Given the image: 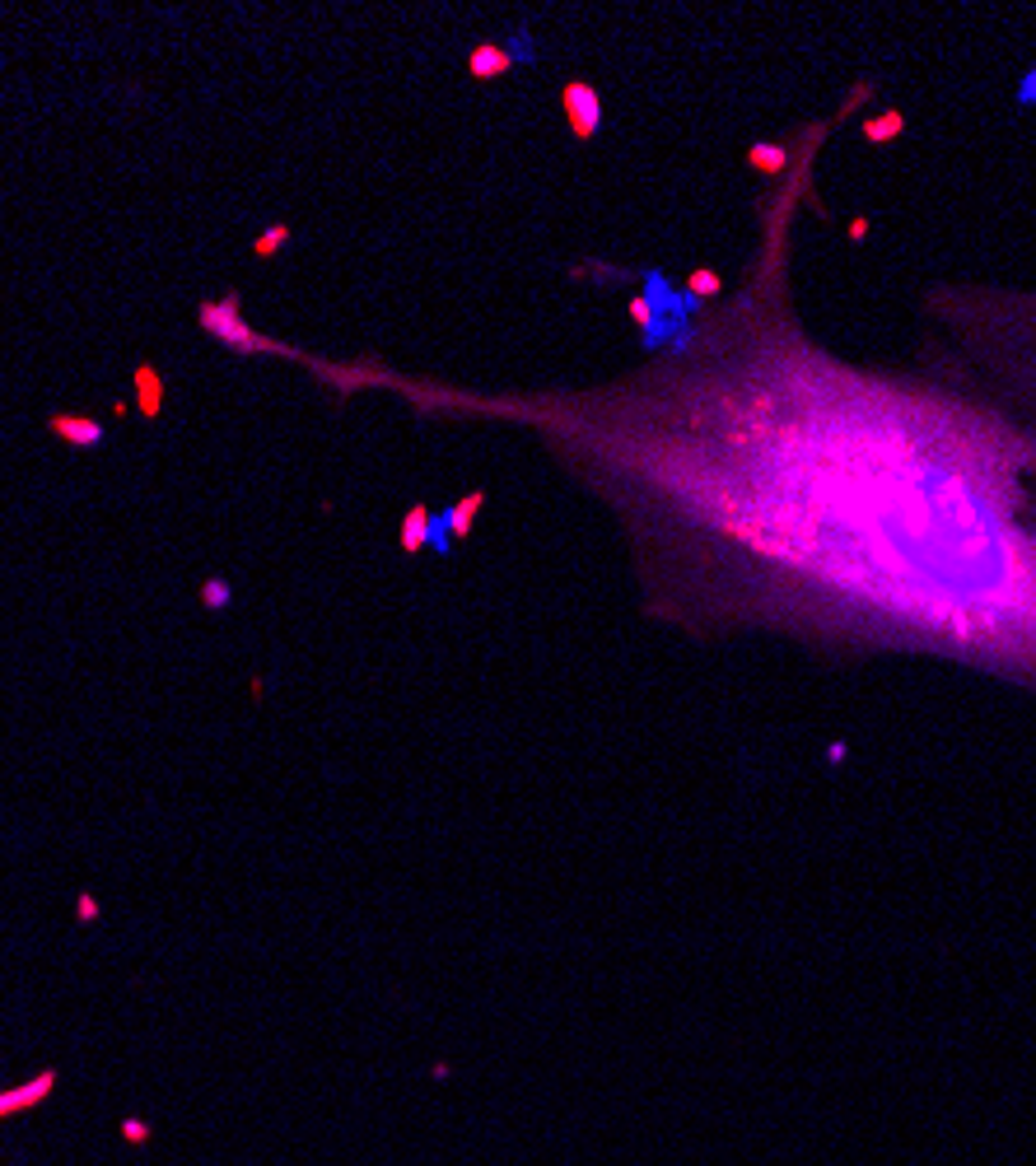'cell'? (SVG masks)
I'll use <instances>...</instances> for the list:
<instances>
[{
  "label": "cell",
  "instance_id": "obj_10",
  "mask_svg": "<svg viewBox=\"0 0 1036 1166\" xmlns=\"http://www.w3.org/2000/svg\"><path fill=\"white\" fill-rule=\"evenodd\" d=\"M401 541H406V546H421V541H426V513H421V509H416V513L406 518V528H401Z\"/></svg>",
  "mask_w": 1036,
  "mask_h": 1166
},
{
  "label": "cell",
  "instance_id": "obj_7",
  "mask_svg": "<svg viewBox=\"0 0 1036 1166\" xmlns=\"http://www.w3.org/2000/svg\"><path fill=\"white\" fill-rule=\"evenodd\" d=\"M201 602H206V607H229V583H224V579H206V588H201Z\"/></svg>",
  "mask_w": 1036,
  "mask_h": 1166
},
{
  "label": "cell",
  "instance_id": "obj_5",
  "mask_svg": "<svg viewBox=\"0 0 1036 1166\" xmlns=\"http://www.w3.org/2000/svg\"><path fill=\"white\" fill-rule=\"evenodd\" d=\"M135 406H140V416H145V421H155V416H160V406H163V378H160V369H155V364H140V369H135Z\"/></svg>",
  "mask_w": 1036,
  "mask_h": 1166
},
{
  "label": "cell",
  "instance_id": "obj_9",
  "mask_svg": "<svg viewBox=\"0 0 1036 1166\" xmlns=\"http://www.w3.org/2000/svg\"><path fill=\"white\" fill-rule=\"evenodd\" d=\"M472 71H477V75H495V71H505V56H500V52H490V47H486V52H477V56H472Z\"/></svg>",
  "mask_w": 1036,
  "mask_h": 1166
},
{
  "label": "cell",
  "instance_id": "obj_6",
  "mask_svg": "<svg viewBox=\"0 0 1036 1166\" xmlns=\"http://www.w3.org/2000/svg\"><path fill=\"white\" fill-rule=\"evenodd\" d=\"M565 107H570V117H575V131H579V135L593 131V122H598V99L588 94L584 84H570V94H565Z\"/></svg>",
  "mask_w": 1036,
  "mask_h": 1166
},
{
  "label": "cell",
  "instance_id": "obj_8",
  "mask_svg": "<svg viewBox=\"0 0 1036 1166\" xmlns=\"http://www.w3.org/2000/svg\"><path fill=\"white\" fill-rule=\"evenodd\" d=\"M285 239H290V229H285V224H276V229H266L262 239H257V248H252V252H257V257H271V252H276Z\"/></svg>",
  "mask_w": 1036,
  "mask_h": 1166
},
{
  "label": "cell",
  "instance_id": "obj_1",
  "mask_svg": "<svg viewBox=\"0 0 1036 1166\" xmlns=\"http://www.w3.org/2000/svg\"><path fill=\"white\" fill-rule=\"evenodd\" d=\"M831 122L780 145L738 290L598 406H518L644 509L700 630L822 658H938L1036 690V532L1022 457L976 397L915 360L864 364L808 332L798 215Z\"/></svg>",
  "mask_w": 1036,
  "mask_h": 1166
},
{
  "label": "cell",
  "instance_id": "obj_2",
  "mask_svg": "<svg viewBox=\"0 0 1036 1166\" xmlns=\"http://www.w3.org/2000/svg\"><path fill=\"white\" fill-rule=\"evenodd\" d=\"M910 360L976 397L1013 434L1036 532V290L985 280H930L915 294Z\"/></svg>",
  "mask_w": 1036,
  "mask_h": 1166
},
{
  "label": "cell",
  "instance_id": "obj_4",
  "mask_svg": "<svg viewBox=\"0 0 1036 1166\" xmlns=\"http://www.w3.org/2000/svg\"><path fill=\"white\" fill-rule=\"evenodd\" d=\"M47 429H52L56 439H66L71 449H99V444H104V424L89 421V416H52Z\"/></svg>",
  "mask_w": 1036,
  "mask_h": 1166
},
{
  "label": "cell",
  "instance_id": "obj_3",
  "mask_svg": "<svg viewBox=\"0 0 1036 1166\" xmlns=\"http://www.w3.org/2000/svg\"><path fill=\"white\" fill-rule=\"evenodd\" d=\"M243 299L239 294H224L220 304H201V327L211 332L220 345H229V350H239V355H257V350H271V355H299V350H285V345L266 341V336H257L248 322H243Z\"/></svg>",
  "mask_w": 1036,
  "mask_h": 1166
}]
</instances>
